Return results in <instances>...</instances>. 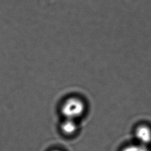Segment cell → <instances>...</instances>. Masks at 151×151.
Masks as SVG:
<instances>
[{"instance_id": "obj_1", "label": "cell", "mask_w": 151, "mask_h": 151, "mask_svg": "<svg viewBox=\"0 0 151 151\" xmlns=\"http://www.w3.org/2000/svg\"><path fill=\"white\" fill-rule=\"evenodd\" d=\"M85 110L83 101L77 97H70L65 100L61 107V113L65 119L76 120Z\"/></svg>"}, {"instance_id": "obj_5", "label": "cell", "mask_w": 151, "mask_h": 151, "mask_svg": "<svg viewBox=\"0 0 151 151\" xmlns=\"http://www.w3.org/2000/svg\"><path fill=\"white\" fill-rule=\"evenodd\" d=\"M54 151H60V150H54Z\"/></svg>"}, {"instance_id": "obj_4", "label": "cell", "mask_w": 151, "mask_h": 151, "mask_svg": "<svg viewBox=\"0 0 151 151\" xmlns=\"http://www.w3.org/2000/svg\"><path fill=\"white\" fill-rule=\"evenodd\" d=\"M122 151H149V149L147 146L138 143L127 146L124 147Z\"/></svg>"}, {"instance_id": "obj_2", "label": "cell", "mask_w": 151, "mask_h": 151, "mask_svg": "<svg viewBox=\"0 0 151 151\" xmlns=\"http://www.w3.org/2000/svg\"><path fill=\"white\" fill-rule=\"evenodd\" d=\"M135 136L139 143L147 146L151 142V129L146 125H141L136 129Z\"/></svg>"}, {"instance_id": "obj_3", "label": "cell", "mask_w": 151, "mask_h": 151, "mask_svg": "<svg viewBox=\"0 0 151 151\" xmlns=\"http://www.w3.org/2000/svg\"><path fill=\"white\" fill-rule=\"evenodd\" d=\"M61 129L63 132L68 135L74 134L77 130V124L75 120L65 119L61 125Z\"/></svg>"}]
</instances>
